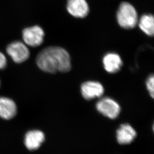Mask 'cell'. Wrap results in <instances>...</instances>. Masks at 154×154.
Masks as SVG:
<instances>
[{
	"label": "cell",
	"mask_w": 154,
	"mask_h": 154,
	"mask_svg": "<svg viewBox=\"0 0 154 154\" xmlns=\"http://www.w3.org/2000/svg\"><path fill=\"white\" fill-rule=\"evenodd\" d=\"M36 63L42 71L51 73L67 72L71 69L69 54L60 47H48L42 50L38 54Z\"/></svg>",
	"instance_id": "6da1fadb"
},
{
	"label": "cell",
	"mask_w": 154,
	"mask_h": 154,
	"mask_svg": "<svg viewBox=\"0 0 154 154\" xmlns=\"http://www.w3.org/2000/svg\"><path fill=\"white\" fill-rule=\"evenodd\" d=\"M119 25L125 29L135 28L138 22V16L135 8L127 2H123L120 5L117 13Z\"/></svg>",
	"instance_id": "7a4b0ae2"
},
{
	"label": "cell",
	"mask_w": 154,
	"mask_h": 154,
	"mask_svg": "<svg viewBox=\"0 0 154 154\" xmlns=\"http://www.w3.org/2000/svg\"><path fill=\"white\" fill-rule=\"evenodd\" d=\"M96 107L98 112L112 119L116 118L121 111L119 104L109 97L103 98L99 100L96 104Z\"/></svg>",
	"instance_id": "3957f363"
},
{
	"label": "cell",
	"mask_w": 154,
	"mask_h": 154,
	"mask_svg": "<svg viewBox=\"0 0 154 154\" xmlns=\"http://www.w3.org/2000/svg\"><path fill=\"white\" fill-rule=\"evenodd\" d=\"M7 52L15 63H20L28 60L30 55L29 50L25 44L16 41L7 48Z\"/></svg>",
	"instance_id": "277c9868"
},
{
	"label": "cell",
	"mask_w": 154,
	"mask_h": 154,
	"mask_svg": "<svg viewBox=\"0 0 154 154\" xmlns=\"http://www.w3.org/2000/svg\"><path fill=\"white\" fill-rule=\"evenodd\" d=\"M45 32L38 26L26 28L23 31V38L25 44L32 47H37L44 42Z\"/></svg>",
	"instance_id": "5b68a950"
},
{
	"label": "cell",
	"mask_w": 154,
	"mask_h": 154,
	"mask_svg": "<svg viewBox=\"0 0 154 154\" xmlns=\"http://www.w3.org/2000/svg\"><path fill=\"white\" fill-rule=\"evenodd\" d=\"M104 89L100 83L89 81L83 83L81 86L82 96L86 100H91L100 97L103 94Z\"/></svg>",
	"instance_id": "8992f818"
},
{
	"label": "cell",
	"mask_w": 154,
	"mask_h": 154,
	"mask_svg": "<svg viewBox=\"0 0 154 154\" xmlns=\"http://www.w3.org/2000/svg\"><path fill=\"white\" fill-rule=\"evenodd\" d=\"M67 9L70 15L79 18L87 16L89 11L85 0H68Z\"/></svg>",
	"instance_id": "52a82bcc"
},
{
	"label": "cell",
	"mask_w": 154,
	"mask_h": 154,
	"mask_svg": "<svg viewBox=\"0 0 154 154\" xmlns=\"http://www.w3.org/2000/svg\"><path fill=\"white\" fill-rule=\"evenodd\" d=\"M45 140L44 133L37 130H31L25 135L24 143L26 148L30 151L36 150L41 147Z\"/></svg>",
	"instance_id": "ba28073f"
},
{
	"label": "cell",
	"mask_w": 154,
	"mask_h": 154,
	"mask_svg": "<svg viewBox=\"0 0 154 154\" xmlns=\"http://www.w3.org/2000/svg\"><path fill=\"white\" fill-rule=\"evenodd\" d=\"M137 133L131 125L124 124L121 125L116 132V139L121 145L130 144L134 141Z\"/></svg>",
	"instance_id": "9c48e42d"
},
{
	"label": "cell",
	"mask_w": 154,
	"mask_h": 154,
	"mask_svg": "<svg viewBox=\"0 0 154 154\" xmlns=\"http://www.w3.org/2000/svg\"><path fill=\"white\" fill-rule=\"evenodd\" d=\"M17 108L15 102L9 98L0 97V117L5 120L11 119L16 115Z\"/></svg>",
	"instance_id": "30bf717a"
},
{
	"label": "cell",
	"mask_w": 154,
	"mask_h": 154,
	"mask_svg": "<svg viewBox=\"0 0 154 154\" xmlns=\"http://www.w3.org/2000/svg\"><path fill=\"white\" fill-rule=\"evenodd\" d=\"M103 63L106 71L110 73H114L120 70L123 65V61L118 54L109 53L103 57Z\"/></svg>",
	"instance_id": "8fae6325"
},
{
	"label": "cell",
	"mask_w": 154,
	"mask_h": 154,
	"mask_svg": "<svg viewBox=\"0 0 154 154\" xmlns=\"http://www.w3.org/2000/svg\"><path fill=\"white\" fill-rule=\"evenodd\" d=\"M140 29L149 36L154 34V19L153 15H144L141 17L139 22Z\"/></svg>",
	"instance_id": "7c38bea8"
},
{
	"label": "cell",
	"mask_w": 154,
	"mask_h": 154,
	"mask_svg": "<svg viewBox=\"0 0 154 154\" xmlns=\"http://www.w3.org/2000/svg\"><path fill=\"white\" fill-rule=\"evenodd\" d=\"M146 86L152 97H154V76L153 74H151L149 76L146 81Z\"/></svg>",
	"instance_id": "4fadbf2b"
},
{
	"label": "cell",
	"mask_w": 154,
	"mask_h": 154,
	"mask_svg": "<svg viewBox=\"0 0 154 154\" xmlns=\"http://www.w3.org/2000/svg\"><path fill=\"white\" fill-rule=\"evenodd\" d=\"M7 66V59L2 52L0 51V69H3Z\"/></svg>",
	"instance_id": "5bb4252c"
},
{
	"label": "cell",
	"mask_w": 154,
	"mask_h": 154,
	"mask_svg": "<svg viewBox=\"0 0 154 154\" xmlns=\"http://www.w3.org/2000/svg\"><path fill=\"white\" fill-rule=\"evenodd\" d=\"M0 83H1V82H0Z\"/></svg>",
	"instance_id": "9a60e30c"
}]
</instances>
